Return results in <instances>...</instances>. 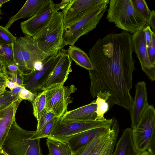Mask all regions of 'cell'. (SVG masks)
<instances>
[{
    "instance_id": "6da1fadb",
    "label": "cell",
    "mask_w": 155,
    "mask_h": 155,
    "mask_svg": "<svg viewBox=\"0 0 155 155\" xmlns=\"http://www.w3.org/2000/svg\"><path fill=\"white\" fill-rule=\"evenodd\" d=\"M132 35L127 31L107 34L98 39L88 52L93 69L89 70L92 97L107 101L130 111L133 100L130 91L135 61Z\"/></svg>"
},
{
    "instance_id": "7a4b0ae2",
    "label": "cell",
    "mask_w": 155,
    "mask_h": 155,
    "mask_svg": "<svg viewBox=\"0 0 155 155\" xmlns=\"http://www.w3.org/2000/svg\"><path fill=\"white\" fill-rule=\"evenodd\" d=\"M13 51L15 64L22 73L26 74L37 69L59 51H45L33 38L25 35L13 43Z\"/></svg>"
},
{
    "instance_id": "3957f363",
    "label": "cell",
    "mask_w": 155,
    "mask_h": 155,
    "mask_svg": "<svg viewBox=\"0 0 155 155\" xmlns=\"http://www.w3.org/2000/svg\"><path fill=\"white\" fill-rule=\"evenodd\" d=\"M108 4L107 20L123 31L133 34L148 25L136 10L131 0H110Z\"/></svg>"
},
{
    "instance_id": "277c9868",
    "label": "cell",
    "mask_w": 155,
    "mask_h": 155,
    "mask_svg": "<svg viewBox=\"0 0 155 155\" xmlns=\"http://www.w3.org/2000/svg\"><path fill=\"white\" fill-rule=\"evenodd\" d=\"M35 132L23 129L15 119L2 146L3 153L5 155H42L40 139H30Z\"/></svg>"
},
{
    "instance_id": "5b68a950",
    "label": "cell",
    "mask_w": 155,
    "mask_h": 155,
    "mask_svg": "<svg viewBox=\"0 0 155 155\" xmlns=\"http://www.w3.org/2000/svg\"><path fill=\"white\" fill-rule=\"evenodd\" d=\"M155 109L149 105L137 126L132 129L133 142L138 151L148 150L155 154Z\"/></svg>"
},
{
    "instance_id": "8992f818",
    "label": "cell",
    "mask_w": 155,
    "mask_h": 155,
    "mask_svg": "<svg viewBox=\"0 0 155 155\" xmlns=\"http://www.w3.org/2000/svg\"><path fill=\"white\" fill-rule=\"evenodd\" d=\"M64 29L63 14L62 12H56L48 23L33 38L44 50L59 51L64 48Z\"/></svg>"
},
{
    "instance_id": "52a82bcc",
    "label": "cell",
    "mask_w": 155,
    "mask_h": 155,
    "mask_svg": "<svg viewBox=\"0 0 155 155\" xmlns=\"http://www.w3.org/2000/svg\"><path fill=\"white\" fill-rule=\"evenodd\" d=\"M108 4L104 5L77 22L64 27L63 47L74 45L80 37L94 30L104 15Z\"/></svg>"
},
{
    "instance_id": "ba28073f",
    "label": "cell",
    "mask_w": 155,
    "mask_h": 155,
    "mask_svg": "<svg viewBox=\"0 0 155 155\" xmlns=\"http://www.w3.org/2000/svg\"><path fill=\"white\" fill-rule=\"evenodd\" d=\"M113 119L103 120L75 121L61 123L58 119L48 138L68 142L73 137L82 132L100 127H111Z\"/></svg>"
},
{
    "instance_id": "9c48e42d",
    "label": "cell",
    "mask_w": 155,
    "mask_h": 155,
    "mask_svg": "<svg viewBox=\"0 0 155 155\" xmlns=\"http://www.w3.org/2000/svg\"><path fill=\"white\" fill-rule=\"evenodd\" d=\"M77 88L74 85L55 87L45 91L46 110L52 112L58 119L67 111L68 104L71 103V95Z\"/></svg>"
},
{
    "instance_id": "30bf717a",
    "label": "cell",
    "mask_w": 155,
    "mask_h": 155,
    "mask_svg": "<svg viewBox=\"0 0 155 155\" xmlns=\"http://www.w3.org/2000/svg\"><path fill=\"white\" fill-rule=\"evenodd\" d=\"M109 0H69L62 11L64 28L80 20L106 4Z\"/></svg>"
},
{
    "instance_id": "8fae6325",
    "label": "cell",
    "mask_w": 155,
    "mask_h": 155,
    "mask_svg": "<svg viewBox=\"0 0 155 155\" xmlns=\"http://www.w3.org/2000/svg\"><path fill=\"white\" fill-rule=\"evenodd\" d=\"M58 11L53 1L48 0L35 15L21 23L22 32L33 38L48 23L55 12Z\"/></svg>"
},
{
    "instance_id": "7c38bea8",
    "label": "cell",
    "mask_w": 155,
    "mask_h": 155,
    "mask_svg": "<svg viewBox=\"0 0 155 155\" xmlns=\"http://www.w3.org/2000/svg\"><path fill=\"white\" fill-rule=\"evenodd\" d=\"M61 54V50L56 56L43 63L40 68L28 73H22L23 83L22 86L33 93L37 95L41 91V87L53 70Z\"/></svg>"
},
{
    "instance_id": "4fadbf2b",
    "label": "cell",
    "mask_w": 155,
    "mask_h": 155,
    "mask_svg": "<svg viewBox=\"0 0 155 155\" xmlns=\"http://www.w3.org/2000/svg\"><path fill=\"white\" fill-rule=\"evenodd\" d=\"M61 56L55 66L42 85L41 91L57 86H63L71 72L72 60L66 50L62 49Z\"/></svg>"
},
{
    "instance_id": "5bb4252c",
    "label": "cell",
    "mask_w": 155,
    "mask_h": 155,
    "mask_svg": "<svg viewBox=\"0 0 155 155\" xmlns=\"http://www.w3.org/2000/svg\"><path fill=\"white\" fill-rule=\"evenodd\" d=\"M134 51L140 63L142 70L152 81L155 80V67L150 60L145 37L144 28L134 33L131 36Z\"/></svg>"
},
{
    "instance_id": "9a60e30c",
    "label": "cell",
    "mask_w": 155,
    "mask_h": 155,
    "mask_svg": "<svg viewBox=\"0 0 155 155\" xmlns=\"http://www.w3.org/2000/svg\"><path fill=\"white\" fill-rule=\"evenodd\" d=\"M135 93L132 107L130 111L132 129L136 127L149 104L146 83L144 81L135 85Z\"/></svg>"
},
{
    "instance_id": "2e32d148",
    "label": "cell",
    "mask_w": 155,
    "mask_h": 155,
    "mask_svg": "<svg viewBox=\"0 0 155 155\" xmlns=\"http://www.w3.org/2000/svg\"><path fill=\"white\" fill-rule=\"evenodd\" d=\"M96 100L75 109L67 111L59 119L61 123L96 120Z\"/></svg>"
},
{
    "instance_id": "e0dca14e",
    "label": "cell",
    "mask_w": 155,
    "mask_h": 155,
    "mask_svg": "<svg viewBox=\"0 0 155 155\" xmlns=\"http://www.w3.org/2000/svg\"><path fill=\"white\" fill-rule=\"evenodd\" d=\"M21 101L20 99L0 110V149L6 137L15 115L18 107Z\"/></svg>"
},
{
    "instance_id": "ac0fdd59",
    "label": "cell",
    "mask_w": 155,
    "mask_h": 155,
    "mask_svg": "<svg viewBox=\"0 0 155 155\" xmlns=\"http://www.w3.org/2000/svg\"><path fill=\"white\" fill-rule=\"evenodd\" d=\"M111 127H100L89 130L76 135L68 142L74 151L91 141L97 137L110 130Z\"/></svg>"
},
{
    "instance_id": "d6986e66",
    "label": "cell",
    "mask_w": 155,
    "mask_h": 155,
    "mask_svg": "<svg viewBox=\"0 0 155 155\" xmlns=\"http://www.w3.org/2000/svg\"><path fill=\"white\" fill-rule=\"evenodd\" d=\"M48 0H27L21 9L8 20L5 27L8 29L16 21L21 18H30L37 13Z\"/></svg>"
},
{
    "instance_id": "ffe728a7",
    "label": "cell",
    "mask_w": 155,
    "mask_h": 155,
    "mask_svg": "<svg viewBox=\"0 0 155 155\" xmlns=\"http://www.w3.org/2000/svg\"><path fill=\"white\" fill-rule=\"evenodd\" d=\"M112 155H139L140 152L136 149L132 136V129L127 128L115 145Z\"/></svg>"
},
{
    "instance_id": "44dd1931",
    "label": "cell",
    "mask_w": 155,
    "mask_h": 155,
    "mask_svg": "<svg viewBox=\"0 0 155 155\" xmlns=\"http://www.w3.org/2000/svg\"><path fill=\"white\" fill-rule=\"evenodd\" d=\"M66 51L71 60L76 64L88 71L93 69L88 55L80 48L74 45H70Z\"/></svg>"
},
{
    "instance_id": "7402d4cb",
    "label": "cell",
    "mask_w": 155,
    "mask_h": 155,
    "mask_svg": "<svg viewBox=\"0 0 155 155\" xmlns=\"http://www.w3.org/2000/svg\"><path fill=\"white\" fill-rule=\"evenodd\" d=\"M33 114L38 121L44 113L46 108V94L45 91H42L37 94L32 102Z\"/></svg>"
},
{
    "instance_id": "603a6c76",
    "label": "cell",
    "mask_w": 155,
    "mask_h": 155,
    "mask_svg": "<svg viewBox=\"0 0 155 155\" xmlns=\"http://www.w3.org/2000/svg\"><path fill=\"white\" fill-rule=\"evenodd\" d=\"M0 62L5 67L15 64L13 51V44H7L0 43Z\"/></svg>"
},
{
    "instance_id": "cb8c5ba5",
    "label": "cell",
    "mask_w": 155,
    "mask_h": 155,
    "mask_svg": "<svg viewBox=\"0 0 155 155\" xmlns=\"http://www.w3.org/2000/svg\"><path fill=\"white\" fill-rule=\"evenodd\" d=\"M46 144L50 155H63L68 146L67 142L50 138L47 139Z\"/></svg>"
},
{
    "instance_id": "d4e9b609",
    "label": "cell",
    "mask_w": 155,
    "mask_h": 155,
    "mask_svg": "<svg viewBox=\"0 0 155 155\" xmlns=\"http://www.w3.org/2000/svg\"><path fill=\"white\" fill-rule=\"evenodd\" d=\"M112 119L110 138L104 155H112L118 137L119 130L118 124L114 118H112Z\"/></svg>"
},
{
    "instance_id": "484cf974",
    "label": "cell",
    "mask_w": 155,
    "mask_h": 155,
    "mask_svg": "<svg viewBox=\"0 0 155 155\" xmlns=\"http://www.w3.org/2000/svg\"><path fill=\"white\" fill-rule=\"evenodd\" d=\"M110 130L97 137L86 145L81 147L74 151H72V155H88L101 141L106 134Z\"/></svg>"
},
{
    "instance_id": "4316f807",
    "label": "cell",
    "mask_w": 155,
    "mask_h": 155,
    "mask_svg": "<svg viewBox=\"0 0 155 155\" xmlns=\"http://www.w3.org/2000/svg\"><path fill=\"white\" fill-rule=\"evenodd\" d=\"M131 1L137 12L148 23L151 11L149 9L146 1L144 0H131Z\"/></svg>"
},
{
    "instance_id": "83f0119b",
    "label": "cell",
    "mask_w": 155,
    "mask_h": 155,
    "mask_svg": "<svg viewBox=\"0 0 155 155\" xmlns=\"http://www.w3.org/2000/svg\"><path fill=\"white\" fill-rule=\"evenodd\" d=\"M58 119L55 117L51 120L39 130L36 131L35 133L30 138V139L34 140L47 138L50 134L54 125Z\"/></svg>"
},
{
    "instance_id": "f1b7e54d",
    "label": "cell",
    "mask_w": 155,
    "mask_h": 155,
    "mask_svg": "<svg viewBox=\"0 0 155 155\" xmlns=\"http://www.w3.org/2000/svg\"><path fill=\"white\" fill-rule=\"evenodd\" d=\"M111 130L107 132L96 146L88 155H104L106 150L110 138Z\"/></svg>"
},
{
    "instance_id": "f546056e",
    "label": "cell",
    "mask_w": 155,
    "mask_h": 155,
    "mask_svg": "<svg viewBox=\"0 0 155 155\" xmlns=\"http://www.w3.org/2000/svg\"><path fill=\"white\" fill-rule=\"evenodd\" d=\"M97 97L96 100L97 104L96 120H105L106 119L104 117V115L109 109V105L105 99L99 97Z\"/></svg>"
},
{
    "instance_id": "4dcf8cb0",
    "label": "cell",
    "mask_w": 155,
    "mask_h": 155,
    "mask_svg": "<svg viewBox=\"0 0 155 155\" xmlns=\"http://www.w3.org/2000/svg\"><path fill=\"white\" fill-rule=\"evenodd\" d=\"M18 99V95H14L11 91L6 90L0 95V110L7 107Z\"/></svg>"
},
{
    "instance_id": "1f68e13d",
    "label": "cell",
    "mask_w": 155,
    "mask_h": 155,
    "mask_svg": "<svg viewBox=\"0 0 155 155\" xmlns=\"http://www.w3.org/2000/svg\"><path fill=\"white\" fill-rule=\"evenodd\" d=\"M17 38V37L13 35L8 29L0 25V43L12 44Z\"/></svg>"
},
{
    "instance_id": "d6a6232c",
    "label": "cell",
    "mask_w": 155,
    "mask_h": 155,
    "mask_svg": "<svg viewBox=\"0 0 155 155\" xmlns=\"http://www.w3.org/2000/svg\"><path fill=\"white\" fill-rule=\"evenodd\" d=\"M55 117H56L52 112L46 110L39 120L37 121L36 131L39 130L46 124Z\"/></svg>"
},
{
    "instance_id": "836d02e7",
    "label": "cell",
    "mask_w": 155,
    "mask_h": 155,
    "mask_svg": "<svg viewBox=\"0 0 155 155\" xmlns=\"http://www.w3.org/2000/svg\"><path fill=\"white\" fill-rule=\"evenodd\" d=\"M37 95L23 87L21 90L18 94V99L21 101L27 100L32 102Z\"/></svg>"
},
{
    "instance_id": "e575fe53",
    "label": "cell",
    "mask_w": 155,
    "mask_h": 155,
    "mask_svg": "<svg viewBox=\"0 0 155 155\" xmlns=\"http://www.w3.org/2000/svg\"><path fill=\"white\" fill-rule=\"evenodd\" d=\"M148 56L152 65L155 67V34H153L150 44L147 48Z\"/></svg>"
},
{
    "instance_id": "d590c367",
    "label": "cell",
    "mask_w": 155,
    "mask_h": 155,
    "mask_svg": "<svg viewBox=\"0 0 155 155\" xmlns=\"http://www.w3.org/2000/svg\"><path fill=\"white\" fill-rule=\"evenodd\" d=\"M21 73L15 64H11L5 67L4 74L6 77Z\"/></svg>"
},
{
    "instance_id": "8d00e7d4",
    "label": "cell",
    "mask_w": 155,
    "mask_h": 155,
    "mask_svg": "<svg viewBox=\"0 0 155 155\" xmlns=\"http://www.w3.org/2000/svg\"><path fill=\"white\" fill-rule=\"evenodd\" d=\"M8 79L15 82L18 85L22 86L23 83V79L22 73L15 75L6 76Z\"/></svg>"
},
{
    "instance_id": "74e56055",
    "label": "cell",
    "mask_w": 155,
    "mask_h": 155,
    "mask_svg": "<svg viewBox=\"0 0 155 155\" xmlns=\"http://www.w3.org/2000/svg\"><path fill=\"white\" fill-rule=\"evenodd\" d=\"M144 30L145 32V37L147 48L150 44L153 32L149 25L145 26L144 28Z\"/></svg>"
},
{
    "instance_id": "f35d334b",
    "label": "cell",
    "mask_w": 155,
    "mask_h": 155,
    "mask_svg": "<svg viewBox=\"0 0 155 155\" xmlns=\"http://www.w3.org/2000/svg\"><path fill=\"white\" fill-rule=\"evenodd\" d=\"M148 24L151 27L152 31L155 34V12L154 10L151 11V15Z\"/></svg>"
},
{
    "instance_id": "ab89813d",
    "label": "cell",
    "mask_w": 155,
    "mask_h": 155,
    "mask_svg": "<svg viewBox=\"0 0 155 155\" xmlns=\"http://www.w3.org/2000/svg\"><path fill=\"white\" fill-rule=\"evenodd\" d=\"M18 85L17 83L10 81L8 79H7V81L6 83L5 86L6 87L9 88L10 90H12V89L18 86Z\"/></svg>"
},
{
    "instance_id": "60d3db41",
    "label": "cell",
    "mask_w": 155,
    "mask_h": 155,
    "mask_svg": "<svg viewBox=\"0 0 155 155\" xmlns=\"http://www.w3.org/2000/svg\"><path fill=\"white\" fill-rule=\"evenodd\" d=\"M7 78L4 74H0V87L5 85Z\"/></svg>"
},
{
    "instance_id": "b9f144b4",
    "label": "cell",
    "mask_w": 155,
    "mask_h": 155,
    "mask_svg": "<svg viewBox=\"0 0 155 155\" xmlns=\"http://www.w3.org/2000/svg\"><path fill=\"white\" fill-rule=\"evenodd\" d=\"M22 87L23 86L20 85H18L16 87L12 90H10L12 94L14 95H18V94L21 90Z\"/></svg>"
},
{
    "instance_id": "7bdbcfd3",
    "label": "cell",
    "mask_w": 155,
    "mask_h": 155,
    "mask_svg": "<svg viewBox=\"0 0 155 155\" xmlns=\"http://www.w3.org/2000/svg\"><path fill=\"white\" fill-rule=\"evenodd\" d=\"M5 67L1 62H0V74H4Z\"/></svg>"
},
{
    "instance_id": "ee69618b",
    "label": "cell",
    "mask_w": 155,
    "mask_h": 155,
    "mask_svg": "<svg viewBox=\"0 0 155 155\" xmlns=\"http://www.w3.org/2000/svg\"><path fill=\"white\" fill-rule=\"evenodd\" d=\"M153 153H151L148 151L146 150L141 152L139 155H151Z\"/></svg>"
},
{
    "instance_id": "f6af8a7d",
    "label": "cell",
    "mask_w": 155,
    "mask_h": 155,
    "mask_svg": "<svg viewBox=\"0 0 155 155\" xmlns=\"http://www.w3.org/2000/svg\"><path fill=\"white\" fill-rule=\"evenodd\" d=\"M6 87L5 85L0 87V95L5 91Z\"/></svg>"
},
{
    "instance_id": "bcb514c9",
    "label": "cell",
    "mask_w": 155,
    "mask_h": 155,
    "mask_svg": "<svg viewBox=\"0 0 155 155\" xmlns=\"http://www.w3.org/2000/svg\"><path fill=\"white\" fill-rule=\"evenodd\" d=\"M10 1V0H0V6H2V5Z\"/></svg>"
},
{
    "instance_id": "7dc6e473",
    "label": "cell",
    "mask_w": 155,
    "mask_h": 155,
    "mask_svg": "<svg viewBox=\"0 0 155 155\" xmlns=\"http://www.w3.org/2000/svg\"><path fill=\"white\" fill-rule=\"evenodd\" d=\"M0 155H5L3 153L2 149H0Z\"/></svg>"
},
{
    "instance_id": "c3c4849f",
    "label": "cell",
    "mask_w": 155,
    "mask_h": 155,
    "mask_svg": "<svg viewBox=\"0 0 155 155\" xmlns=\"http://www.w3.org/2000/svg\"><path fill=\"white\" fill-rule=\"evenodd\" d=\"M2 6H0V15L2 16V15H3L2 11L1 10V8Z\"/></svg>"
},
{
    "instance_id": "681fc988",
    "label": "cell",
    "mask_w": 155,
    "mask_h": 155,
    "mask_svg": "<svg viewBox=\"0 0 155 155\" xmlns=\"http://www.w3.org/2000/svg\"><path fill=\"white\" fill-rule=\"evenodd\" d=\"M2 18V16L1 15H0V19H1Z\"/></svg>"
},
{
    "instance_id": "f907efd6",
    "label": "cell",
    "mask_w": 155,
    "mask_h": 155,
    "mask_svg": "<svg viewBox=\"0 0 155 155\" xmlns=\"http://www.w3.org/2000/svg\"><path fill=\"white\" fill-rule=\"evenodd\" d=\"M151 155H155V154H152Z\"/></svg>"
},
{
    "instance_id": "816d5d0a",
    "label": "cell",
    "mask_w": 155,
    "mask_h": 155,
    "mask_svg": "<svg viewBox=\"0 0 155 155\" xmlns=\"http://www.w3.org/2000/svg\"><path fill=\"white\" fill-rule=\"evenodd\" d=\"M48 155H50L49 154Z\"/></svg>"
}]
</instances>
